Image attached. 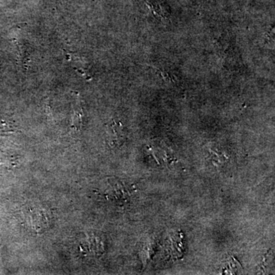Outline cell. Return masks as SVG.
Instances as JSON below:
<instances>
[{
  "label": "cell",
  "instance_id": "6da1fadb",
  "mask_svg": "<svg viewBox=\"0 0 275 275\" xmlns=\"http://www.w3.org/2000/svg\"><path fill=\"white\" fill-rule=\"evenodd\" d=\"M107 141L110 146L120 147L126 141V132L124 127L120 122L115 120L107 124Z\"/></svg>",
  "mask_w": 275,
  "mask_h": 275
},
{
  "label": "cell",
  "instance_id": "7a4b0ae2",
  "mask_svg": "<svg viewBox=\"0 0 275 275\" xmlns=\"http://www.w3.org/2000/svg\"><path fill=\"white\" fill-rule=\"evenodd\" d=\"M19 132L15 122L7 116H0V135H8Z\"/></svg>",
  "mask_w": 275,
  "mask_h": 275
},
{
  "label": "cell",
  "instance_id": "3957f363",
  "mask_svg": "<svg viewBox=\"0 0 275 275\" xmlns=\"http://www.w3.org/2000/svg\"><path fill=\"white\" fill-rule=\"evenodd\" d=\"M82 109L79 108L76 109L73 111V116H72V127L76 131L80 129L82 125Z\"/></svg>",
  "mask_w": 275,
  "mask_h": 275
}]
</instances>
